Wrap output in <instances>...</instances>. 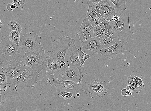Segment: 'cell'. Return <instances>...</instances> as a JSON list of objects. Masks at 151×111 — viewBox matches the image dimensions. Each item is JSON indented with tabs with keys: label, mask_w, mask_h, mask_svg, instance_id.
<instances>
[{
	"label": "cell",
	"mask_w": 151,
	"mask_h": 111,
	"mask_svg": "<svg viewBox=\"0 0 151 111\" xmlns=\"http://www.w3.org/2000/svg\"><path fill=\"white\" fill-rule=\"evenodd\" d=\"M75 41L74 39L67 36L59 37L57 40L53 41L52 51L48 52L46 55L60 65V63L64 60L68 49Z\"/></svg>",
	"instance_id": "3957f363"
},
{
	"label": "cell",
	"mask_w": 151,
	"mask_h": 111,
	"mask_svg": "<svg viewBox=\"0 0 151 111\" xmlns=\"http://www.w3.org/2000/svg\"><path fill=\"white\" fill-rule=\"evenodd\" d=\"M114 4L116 12L122 11L125 9L126 3L124 0H110Z\"/></svg>",
	"instance_id": "d6986e66"
},
{
	"label": "cell",
	"mask_w": 151,
	"mask_h": 111,
	"mask_svg": "<svg viewBox=\"0 0 151 111\" xmlns=\"http://www.w3.org/2000/svg\"><path fill=\"white\" fill-rule=\"evenodd\" d=\"M16 8L17 6L15 4H14L13 3L11 4V8L12 10H13Z\"/></svg>",
	"instance_id": "8d00e7d4"
},
{
	"label": "cell",
	"mask_w": 151,
	"mask_h": 111,
	"mask_svg": "<svg viewBox=\"0 0 151 111\" xmlns=\"http://www.w3.org/2000/svg\"><path fill=\"white\" fill-rule=\"evenodd\" d=\"M8 25L9 28L12 31H17L20 33L22 31L21 25L15 21H10Z\"/></svg>",
	"instance_id": "44dd1931"
},
{
	"label": "cell",
	"mask_w": 151,
	"mask_h": 111,
	"mask_svg": "<svg viewBox=\"0 0 151 111\" xmlns=\"http://www.w3.org/2000/svg\"><path fill=\"white\" fill-rule=\"evenodd\" d=\"M96 6L100 15L106 20L116 12V7L110 0H101Z\"/></svg>",
	"instance_id": "8fae6325"
},
{
	"label": "cell",
	"mask_w": 151,
	"mask_h": 111,
	"mask_svg": "<svg viewBox=\"0 0 151 111\" xmlns=\"http://www.w3.org/2000/svg\"><path fill=\"white\" fill-rule=\"evenodd\" d=\"M103 49L109 48L115 44L116 42L120 44V42L117 36L113 31L109 36L99 39Z\"/></svg>",
	"instance_id": "2e32d148"
},
{
	"label": "cell",
	"mask_w": 151,
	"mask_h": 111,
	"mask_svg": "<svg viewBox=\"0 0 151 111\" xmlns=\"http://www.w3.org/2000/svg\"><path fill=\"white\" fill-rule=\"evenodd\" d=\"M53 84L56 88L58 93L61 92H68L73 93L74 95L79 92H83L87 95V92L82 88L81 84H78L71 81H57L54 80Z\"/></svg>",
	"instance_id": "30bf717a"
},
{
	"label": "cell",
	"mask_w": 151,
	"mask_h": 111,
	"mask_svg": "<svg viewBox=\"0 0 151 111\" xmlns=\"http://www.w3.org/2000/svg\"><path fill=\"white\" fill-rule=\"evenodd\" d=\"M2 23L1 22V19H0V31H1V26L2 25Z\"/></svg>",
	"instance_id": "ab89813d"
},
{
	"label": "cell",
	"mask_w": 151,
	"mask_h": 111,
	"mask_svg": "<svg viewBox=\"0 0 151 111\" xmlns=\"http://www.w3.org/2000/svg\"><path fill=\"white\" fill-rule=\"evenodd\" d=\"M130 16V14L126 9L115 13L108 21L113 31L119 39L121 44L123 46L130 41L133 34L129 21Z\"/></svg>",
	"instance_id": "6da1fadb"
},
{
	"label": "cell",
	"mask_w": 151,
	"mask_h": 111,
	"mask_svg": "<svg viewBox=\"0 0 151 111\" xmlns=\"http://www.w3.org/2000/svg\"><path fill=\"white\" fill-rule=\"evenodd\" d=\"M98 13V8L96 5L92 6H88V11L86 16L91 24L94 21Z\"/></svg>",
	"instance_id": "e0dca14e"
},
{
	"label": "cell",
	"mask_w": 151,
	"mask_h": 111,
	"mask_svg": "<svg viewBox=\"0 0 151 111\" xmlns=\"http://www.w3.org/2000/svg\"><path fill=\"white\" fill-rule=\"evenodd\" d=\"M2 98L0 96V108H1V104L2 102Z\"/></svg>",
	"instance_id": "60d3db41"
},
{
	"label": "cell",
	"mask_w": 151,
	"mask_h": 111,
	"mask_svg": "<svg viewBox=\"0 0 151 111\" xmlns=\"http://www.w3.org/2000/svg\"><path fill=\"white\" fill-rule=\"evenodd\" d=\"M0 67L6 75L8 85L11 80L19 76L26 70L28 67L22 61L14 60L1 63Z\"/></svg>",
	"instance_id": "8992f818"
},
{
	"label": "cell",
	"mask_w": 151,
	"mask_h": 111,
	"mask_svg": "<svg viewBox=\"0 0 151 111\" xmlns=\"http://www.w3.org/2000/svg\"><path fill=\"white\" fill-rule=\"evenodd\" d=\"M12 3L13 4H15L16 5L17 8H18L19 7L21 6L19 1H12Z\"/></svg>",
	"instance_id": "e575fe53"
},
{
	"label": "cell",
	"mask_w": 151,
	"mask_h": 111,
	"mask_svg": "<svg viewBox=\"0 0 151 111\" xmlns=\"http://www.w3.org/2000/svg\"><path fill=\"white\" fill-rule=\"evenodd\" d=\"M77 35L79 36L81 42L86 41L90 38L96 37L94 33V28L89 22L86 16L83 21L76 37Z\"/></svg>",
	"instance_id": "7c38bea8"
},
{
	"label": "cell",
	"mask_w": 151,
	"mask_h": 111,
	"mask_svg": "<svg viewBox=\"0 0 151 111\" xmlns=\"http://www.w3.org/2000/svg\"><path fill=\"white\" fill-rule=\"evenodd\" d=\"M144 82L142 80L140 81L136 85L137 88V92H140L142 89L145 88L144 85Z\"/></svg>",
	"instance_id": "4dcf8cb0"
},
{
	"label": "cell",
	"mask_w": 151,
	"mask_h": 111,
	"mask_svg": "<svg viewBox=\"0 0 151 111\" xmlns=\"http://www.w3.org/2000/svg\"><path fill=\"white\" fill-rule=\"evenodd\" d=\"M20 46H17L6 36L0 42V63L17 60L22 61L26 53Z\"/></svg>",
	"instance_id": "7a4b0ae2"
},
{
	"label": "cell",
	"mask_w": 151,
	"mask_h": 111,
	"mask_svg": "<svg viewBox=\"0 0 151 111\" xmlns=\"http://www.w3.org/2000/svg\"><path fill=\"white\" fill-rule=\"evenodd\" d=\"M121 93L122 95L124 96H131L132 95V92L128 91L126 88L122 89Z\"/></svg>",
	"instance_id": "1f68e13d"
},
{
	"label": "cell",
	"mask_w": 151,
	"mask_h": 111,
	"mask_svg": "<svg viewBox=\"0 0 151 111\" xmlns=\"http://www.w3.org/2000/svg\"><path fill=\"white\" fill-rule=\"evenodd\" d=\"M134 76L135 75H131L127 78V85L131 88L132 92H137L136 86L134 81Z\"/></svg>",
	"instance_id": "d4e9b609"
},
{
	"label": "cell",
	"mask_w": 151,
	"mask_h": 111,
	"mask_svg": "<svg viewBox=\"0 0 151 111\" xmlns=\"http://www.w3.org/2000/svg\"><path fill=\"white\" fill-rule=\"evenodd\" d=\"M9 38L11 41L14 43L19 46V43L20 41V33L19 32L12 31L9 34Z\"/></svg>",
	"instance_id": "ffe728a7"
},
{
	"label": "cell",
	"mask_w": 151,
	"mask_h": 111,
	"mask_svg": "<svg viewBox=\"0 0 151 111\" xmlns=\"http://www.w3.org/2000/svg\"><path fill=\"white\" fill-rule=\"evenodd\" d=\"M39 77L37 71L28 67L19 76L11 80L8 84L16 85L15 90L19 92L24 88L34 87L35 84L37 83Z\"/></svg>",
	"instance_id": "277c9868"
},
{
	"label": "cell",
	"mask_w": 151,
	"mask_h": 111,
	"mask_svg": "<svg viewBox=\"0 0 151 111\" xmlns=\"http://www.w3.org/2000/svg\"><path fill=\"white\" fill-rule=\"evenodd\" d=\"M104 19V18L98 13L94 21L91 24L94 28L95 26H98Z\"/></svg>",
	"instance_id": "f1b7e54d"
},
{
	"label": "cell",
	"mask_w": 151,
	"mask_h": 111,
	"mask_svg": "<svg viewBox=\"0 0 151 111\" xmlns=\"http://www.w3.org/2000/svg\"><path fill=\"white\" fill-rule=\"evenodd\" d=\"M100 1V0H88L87 3L88 6H92L96 5Z\"/></svg>",
	"instance_id": "d6a6232c"
},
{
	"label": "cell",
	"mask_w": 151,
	"mask_h": 111,
	"mask_svg": "<svg viewBox=\"0 0 151 111\" xmlns=\"http://www.w3.org/2000/svg\"><path fill=\"white\" fill-rule=\"evenodd\" d=\"M78 111H91L90 110H85L81 108V107H80L78 109Z\"/></svg>",
	"instance_id": "74e56055"
},
{
	"label": "cell",
	"mask_w": 151,
	"mask_h": 111,
	"mask_svg": "<svg viewBox=\"0 0 151 111\" xmlns=\"http://www.w3.org/2000/svg\"><path fill=\"white\" fill-rule=\"evenodd\" d=\"M106 88V82H103L101 85L97 92L96 96L99 97L103 98L105 96V94L108 92Z\"/></svg>",
	"instance_id": "603a6c76"
},
{
	"label": "cell",
	"mask_w": 151,
	"mask_h": 111,
	"mask_svg": "<svg viewBox=\"0 0 151 111\" xmlns=\"http://www.w3.org/2000/svg\"><path fill=\"white\" fill-rule=\"evenodd\" d=\"M150 89H151V87H150Z\"/></svg>",
	"instance_id": "7bdbcfd3"
},
{
	"label": "cell",
	"mask_w": 151,
	"mask_h": 111,
	"mask_svg": "<svg viewBox=\"0 0 151 111\" xmlns=\"http://www.w3.org/2000/svg\"><path fill=\"white\" fill-rule=\"evenodd\" d=\"M41 37L35 33L25 34L21 38L19 45L27 52L42 49L41 44Z\"/></svg>",
	"instance_id": "ba28073f"
},
{
	"label": "cell",
	"mask_w": 151,
	"mask_h": 111,
	"mask_svg": "<svg viewBox=\"0 0 151 111\" xmlns=\"http://www.w3.org/2000/svg\"><path fill=\"white\" fill-rule=\"evenodd\" d=\"M98 26L103 31L111 27L109 21L105 19L101 22Z\"/></svg>",
	"instance_id": "83f0119b"
},
{
	"label": "cell",
	"mask_w": 151,
	"mask_h": 111,
	"mask_svg": "<svg viewBox=\"0 0 151 111\" xmlns=\"http://www.w3.org/2000/svg\"><path fill=\"white\" fill-rule=\"evenodd\" d=\"M78 55L79 60H80L82 66L84 67V64L85 61L90 58L91 56L83 52L81 50V47H80V49H78Z\"/></svg>",
	"instance_id": "7402d4cb"
},
{
	"label": "cell",
	"mask_w": 151,
	"mask_h": 111,
	"mask_svg": "<svg viewBox=\"0 0 151 111\" xmlns=\"http://www.w3.org/2000/svg\"><path fill=\"white\" fill-rule=\"evenodd\" d=\"M77 96H80V95H79V94H77Z\"/></svg>",
	"instance_id": "b9f144b4"
},
{
	"label": "cell",
	"mask_w": 151,
	"mask_h": 111,
	"mask_svg": "<svg viewBox=\"0 0 151 111\" xmlns=\"http://www.w3.org/2000/svg\"><path fill=\"white\" fill-rule=\"evenodd\" d=\"M46 75L47 77V81L48 82H50V85H52L53 84L54 80H55V71L59 69L61 66L59 64L54 61L49 56L46 55Z\"/></svg>",
	"instance_id": "4fadbf2b"
},
{
	"label": "cell",
	"mask_w": 151,
	"mask_h": 111,
	"mask_svg": "<svg viewBox=\"0 0 151 111\" xmlns=\"http://www.w3.org/2000/svg\"><path fill=\"white\" fill-rule=\"evenodd\" d=\"M103 30L98 26L94 27V32L95 36L96 37L99 38L101 35Z\"/></svg>",
	"instance_id": "f546056e"
},
{
	"label": "cell",
	"mask_w": 151,
	"mask_h": 111,
	"mask_svg": "<svg viewBox=\"0 0 151 111\" xmlns=\"http://www.w3.org/2000/svg\"><path fill=\"white\" fill-rule=\"evenodd\" d=\"M7 85L6 75L2 69L0 67V87L3 88L5 87Z\"/></svg>",
	"instance_id": "cb8c5ba5"
},
{
	"label": "cell",
	"mask_w": 151,
	"mask_h": 111,
	"mask_svg": "<svg viewBox=\"0 0 151 111\" xmlns=\"http://www.w3.org/2000/svg\"><path fill=\"white\" fill-rule=\"evenodd\" d=\"M126 89L128 91L132 92L131 88L128 86V85Z\"/></svg>",
	"instance_id": "f35d334b"
},
{
	"label": "cell",
	"mask_w": 151,
	"mask_h": 111,
	"mask_svg": "<svg viewBox=\"0 0 151 111\" xmlns=\"http://www.w3.org/2000/svg\"><path fill=\"white\" fill-rule=\"evenodd\" d=\"M11 4L12 3H9L6 6V9L9 11H13L11 8Z\"/></svg>",
	"instance_id": "d590c367"
},
{
	"label": "cell",
	"mask_w": 151,
	"mask_h": 111,
	"mask_svg": "<svg viewBox=\"0 0 151 111\" xmlns=\"http://www.w3.org/2000/svg\"><path fill=\"white\" fill-rule=\"evenodd\" d=\"M55 77V80L57 81H71L78 84H81L80 72L74 67H61L56 71Z\"/></svg>",
	"instance_id": "9c48e42d"
},
{
	"label": "cell",
	"mask_w": 151,
	"mask_h": 111,
	"mask_svg": "<svg viewBox=\"0 0 151 111\" xmlns=\"http://www.w3.org/2000/svg\"><path fill=\"white\" fill-rule=\"evenodd\" d=\"M75 42L76 41H73L70 46L65 57L64 61L67 67H74L77 68L80 72L82 81L84 75L88 74V71L85 69L79 60L78 49L75 45Z\"/></svg>",
	"instance_id": "52a82bcc"
},
{
	"label": "cell",
	"mask_w": 151,
	"mask_h": 111,
	"mask_svg": "<svg viewBox=\"0 0 151 111\" xmlns=\"http://www.w3.org/2000/svg\"><path fill=\"white\" fill-rule=\"evenodd\" d=\"M125 51V49L123 46L116 42L115 44L110 47L101 50L100 53L106 58L112 59L117 55L123 53Z\"/></svg>",
	"instance_id": "5bb4252c"
},
{
	"label": "cell",
	"mask_w": 151,
	"mask_h": 111,
	"mask_svg": "<svg viewBox=\"0 0 151 111\" xmlns=\"http://www.w3.org/2000/svg\"><path fill=\"white\" fill-rule=\"evenodd\" d=\"M46 55L42 49L27 52L22 62L25 65L37 71L39 73L46 67Z\"/></svg>",
	"instance_id": "5b68a950"
},
{
	"label": "cell",
	"mask_w": 151,
	"mask_h": 111,
	"mask_svg": "<svg viewBox=\"0 0 151 111\" xmlns=\"http://www.w3.org/2000/svg\"><path fill=\"white\" fill-rule=\"evenodd\" d=\"M142 80L141 78L135 76L134 78V81L136 85L140 81Z\"/></svg>",
	"instance_id": "836d02e7"
},
{
	"label": "cell",
	"mask_w": 151,
	"mask_h": 111,
	"mask_svg": "<svg viewBox=\"0 0 151 111\" xmlns=\"http://www.w3.org/2000/svg\"><path fill=\"white\" fill-rule=\"evenodd\" d=\"M59 95L61 96L64 98L65 100H69L72 97L75 98V95L73 93L64 92L58 93Z\"/></svg>",
	"instance_id": "484cf974"
},
{
	"label": "cell",
	"mask_w": 151,
	"mask_h": 111,
	"mask_svg": "<svg viewBox=\"0 0 151 111\" xmlns=\"http://www.w3.org/2000/svg\"><path fill=\"white\" fill-rule=\"evenodd\" d=\"M99 39V38L95 37L81 42L82 46L85 49L90 50L96 53H100L103 48Z\"/></svg>",
	"instance_id": "9a60e30c"
},
{
	"label": "cell",
	"mask_w": 151,
	"mask_h": 111,
	"mask_svg": "<svg viewBox=\"0 0 151 111\" xmlns=\"http://www.w3.org/2000/svg\"><path fill=\"white\" fill-rule=\"evenodd\" d=\"M113 30L112 27L109 28L105 29L103 31L102 33L99 37L100 38H103L109 36L113 33Z\"/></svg>",
	"instance_id": "4316f807"
},
{
	"label": "cell",
	"mask_w": 151,
	"mask_h": 111,
	"mask_svg": "<svg viewBox=\"0 0 151 111\" xmlns=\"http://www.w3.org/2000/svg\"><path fill=\"white\" fill-rule=\"evenodd\" d=\"M103 82L101 81L99 83L95 80L93 83L88 84V91L90 94L96 95L97 92L101 85Z\"/></svg>",
	"instance_id": "ac0fdd59"
}]
</instances>
